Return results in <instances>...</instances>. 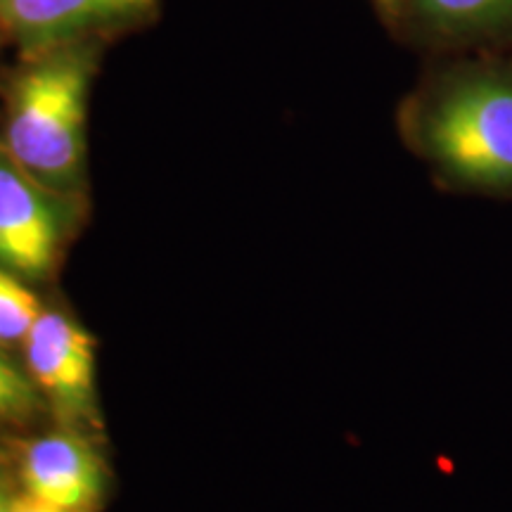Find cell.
Wrapping results in <instances>:
<instances>
[{"label":"cell","mask_w":512,"mask_h":512,"mask_svg":"<svg viewBox=\"0 0 512 512\" xmlns=\"http://www.w3.org/2000/svg\"><path fill=\"white\" fill-rule=\"evenodd\" d=\"M403 136L444 188L512 200V64H448L411 95Z\"/></svg>","instance_id":"6da1fadb"},{"label":"cell","mask_w":512,"mask_h":512,"mask_svg":"<svg viewBox=\"0 0 512 512\" xmlns=\"http://www.w3.org/2000/svg\"><path fill=\"white\" fill-rule=\"evenodd\" d=\"M5 91L3 143L38 183L74 200L86 174V117L100 41L22 57Z\"/></svg>","instance_id":"7a4b0ae2"},{"label":"cell","mask_w":512,"mask_h":512,"mask_svg":"<svg viewBox=\"0 0 512 512\" xmlns=\"http://www.w3.org/2000/svg\"><path fill=\"white\" fill-rule=\"evenodd\" d=\"M72 200L22 169L0 143V266L43 278L55 268Z\"/></svg>","instance_id":"3957f363"},{"label":"cell","mask_w":512,"mask_h":512,"mask_svg":"<svg viewBox=\"0 0 512 512\" xmlns=\"http://www.w3.org/2000/svg\"><path fill=\"white\" fill-rule=\"evenodd\" d=\"M159 0H0V24L22 57L145 22Z\"/></svg>","instance_id":"277c9868"},{"label":"cell","mask_w":512,"mask_h":512,"mask_svg":"<svg viewBox=\"0 0 512 512\" xmlns=\"http://www.w3.org/2000/svg\"><path fill=\"white\" fill-rule=\"evenodd\" d=\"M27 373L36 389L67 418H83L93 408L95 347L74 318L43 311L24 339Z\"/></svg>","instance_id":"5b68a950"},{"label":"cell","mask_w":512,"mask_h":512,"mask_svg":"<svg viewBox=\"0 0 512 512\" xmlns=\"http://www.w3.org/2000/svg\"><path fill=\"white\" fill-rule=\"evenodd\" d=\"M24 494L69 512H91L105 489L93 446L76 432H50L31 441L19 460Z\"/></svg>","instance_id":"8992f818"},{"label":"cell","mask_w":512,"mask_h":512,"mask_svg":"<svg viewBox=\"0 0 512 512\" xmlns=\"http://www.w3.org/2000/svg\"><path fill=\"white\" fill-rule=\"evenodd\" d=\"M403 22L432 46H482L512 34V0H408Z\"/></svg>","instance_id":"52a82bcc"},{"label":"cell","mask_w":512,"mask_h":512,"mask_svg":"<svg viewBox=\"0 0 512 512\" xmlns=\"http://www.w3.org/2000/svg\"><path fill=\"white\" fill-rule=\"evenodd\" d=\"M43 306L17 273L0 266V344L24 342Z\"/></svg>","instance_id":"ba28073f"},{"label":"cell","mask_w":512,"mask_h":512,"mask_svg":"<svg viewBox=\"0 0 512 512\" xmlns=\"http://www.w3.org/2000/svg\"><path fill=\"white\" fill-rule=\"evenodd\" d=\"M41 392L29 373L19 370L8 356L0 354V420H19L36 413Z\"/></svg>","instance_id":"9c48e42d"},{"label":"cell","mask_w":512,"mask_h":512,"mask_svg":"<svg viewBox=\"0 0 512 512\" xmlns=\"http://www.w3.org/2000/svg\"><path fill=\"white\" fill-rule=\"evenodd\" d=\"M375 8L384 17V22L389 24H401L403 15H406L408 0H373Z\"/></svg>","instance_id":"30bf717a"},{"label":"cell","mask_w":512,"mask_h":512,"mask_svg":"<svg viewBox=\"0 0 512 512\" xmlns=\"http://www.w3.org/2000/svg\"><path fill=\"white\" fill-rule=\"evenodd\" d=\"M12 512H69V510H62V508H57V505L43 503L34 496L22 494V496L12 498Z\"/></svg>","instance_id":"8fae6325"},{"label":"cell","mask_w":512,"mask_h":512,"mask_svg":"<svg viewBox=\"0 0 512 512\" xmlns=\"http://www.w3.org/2000/svg\"><path fill=\"white\" fill-rule=\"evenodd\" d=\"M0 512H12V496L0 486Z\"/></svg>","instance_id":"7c38bea8"},{"label":"cell","mask_w":512,"mask_h":512,"mask_svg":"<svg viewBox=\"0 0 512 512\" xmlns=\"http://www.w3.org/2000/svg\"><path fill=\"white\" fill-rule=\"evenodd\" d=\"M5 41H8V36H5V29H3V24H0V46H3Z\"/></svg>","instance_id":"4fadbf2b"}]
</instances>
